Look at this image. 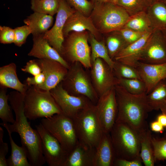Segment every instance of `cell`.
Returning a JSON list of instances; mask_svg holds the SVG:
<instances>
[{"mask_svg": "<svg viewBox=\"0 0 166 166\" xmlns=\"http://www.w3.org/2000/svg\"><path fill=\"white\" fill-rule=\"evenodd\" d=\"M24 95L16 90L9 94L8 101L14 112L15 121L11 124L2 122L0 124L11 133L18 134L22 146L31 166H42L46 162L42 153V139L37 130L31 127L25 114Z\"/></svg>", "mask_w": 166, "mask_h": 166, "instance_id": "obj_1", "label": "cell"}, {"mask_svg": "<svg viewBox=\"0 0 166 166\" xmlns=\"http://www.w3.org/2000/svg\"><path fill=\"white\" fill-rule=\"evenodd\" d=\"M114 88L118 107L116 122L126 124L138 133L148 128L146 120L152 110L146 93L132 94L119 85Z\"/></svg>", "mask_w": 166, "mask_h": 166, "instance_id": "obj_2", "label": "cell"}, {"mask_svg": "<svg viewBox=\"0 0 166 166\" xmlns=\"http://www.w3.org/2000/svg\"><path fill=\"white\" fill-rule=\"evenodd\" d=\"M79 142L96 148L104 134L96 105L91 103L79 111L72 118Z\"/></svg>", "mask_w": 166, "mask_h": 166, "instance_id": "obj_3", "label": "cell"}, {"mask_svg": "<svg viewBox=\"0 0 166 166\" xmlns=\"http://www.w3.org/2000/svg\"><path fill=\"white\" fill-rule=\"evenodd\" d=\"M24 113L30 120L50 117L62 113L50 91L30 86L24 95Z\"/></svg>", "mask_w": 166, "mask_h": 166, "instance_id": "obj_4", "label": "cell"}, {"mask_svg": "<svg viewBox=\"0 0 166 166\" xmlns=\"http://www.w3.org/2000/svg\"><path fill=\"white\" fill-rule=\"evenodd\" d=\"M93 4L90 16L101 33H109L119 30L130 17L126 11L117 4L107 2Z\"/></svg>", "mask_w": 166, "mask_h": 166, "instance_id": "obj_5", "label": "cell"}, {"mask_svg": "<svg viewBox=\"0 0 166 166\" xmlns=\"http://www.w3.org/2000/svg\"><path fill=\"white\" fill-rule=\"evenodd\" d=\"M109 133L116 158L130 160L141 158L139 134L134 129L126 124L115 122Z\"/></svg>", "mask_w": 166, "mask_h": 166, "instance_id": "obj_6", "label": "cell"}, {"mask_svg": "<svg viewBox=\"0 0 166 166\" xmlns=\"http://www.w3.org/2000/svg\"><path fill=\"white\" fill-rule=\"evenodd\" d=\"M80 62L70 65L67 74L61 82L63 88L69 94L83 96L96 105L99 97L94 89L91 77Z\"/></svg>", "mask_w": 166, "mask_h": 166, "instance_id": "obj_7", "label": "cell"}, {"mask_svg": "<svg viewBox=\"0 0 166 166\" xmlns=\"http://www.w3.org/2000/svg\"><path fill=\"white\" fill-rule=\"evenodd\" d=\"M40 123L56 138L68 154L79 142L73 119L62 113L43 118Z\"/></svg>", "mask_w": 166, "mask_h": 166, "instance_id": "obj_8", "label": "cell"}, {"mask_svg": "<svg viewBox=\"0 0 166 166\" xmlns=\"http://www.w3.org/2000/svg\"><path fill=\"white\" fill-rule=\"evenodd\" d=\"M71 32L63 43L61 56L69 65L78 62L85 68H90L92 63L87 31Z\"/></svg>", "mask_w": 166, "mask_h": 166, "instance_id": "obj_9", "label": "cell"}, {"mask_svg": "<svg viewBox=\"0 0 166 166\" xmlns=\"http://www.w3.org/2000/svg\"><path fill=\"white\" fill-rule=\"evenodd\" d=\"M35 127L42 139V153L46 162L49 166H64L68 153L41 123Z\"/></svg>", "mask_w": 166, "mask_h": 166, "instance_id": "obj_10", "label": "cell"}, {"mask_svg": "<svg viewBox=\"0 0 166 166\" xmlns=\"http://www.w3.org/2000/svg\"><path fill=\"white\" fill-rule=\"evenodd\" d=\"M90 76L99 97L119 84L113 70L103 60L97 58L92 63Z\"/></svg>", "mask_w": 166, "mask_h": 166, "instance_id": "obj_11", "label": "cell"}, {"mask_svg": "<svg viewBox=\"0 0 166 166\" xmlns=\"http://www.w3.org/2000/svg\"><path fill=\"white\" fill-rule=\"evenodd\" d=\"M76 11L66 0H59V8L55 23L50 30L43 34L44 38L61 55L65 40L63 29L68 18Z\"/></svg>", "mask_w": 166, "mask_h": 166, "instance_id": "obj_12", "label": "cell"}, {"mask_svg": "<svg viewBox=\"0 0 166 166\" xmlns=\"http://www.w3.org/2000/svg\"><path fill=\"white\" fill-rule=\"evenodd\" d=\"M50 92L62 113L72 119L79 111L93 103L86 97L68 93L63 88L61 82Z\"/></svg>", "mask_w": 166, "mask_h": 166, "instance_id": "obj_13", "label": "cell"}, {"mask_svg": "<svg viewBox=\"0 0 166 166\" xmlns=\"http://www.w3.org/2000/svg\"><path fill=\"white\" fill-rule=\"evenodd\" d=\"M95 105L104 133H110L116 122L118 113L114 87L100 97Z\"/></svg>", "mask_w": 166, "mask_h": 166, "instance_id": "obj_14", "label": "cell"}, {"mask_svg": "<svg viewBox=\"0 0 166 166\" xmlns=\"http://www.w3.org/2000/svg\"><path fill=\"white\" fill-rule=\"evenodd\" d=\"M139 61L148 64L166 63V41L161 30H153Z\"/></svg>", "mask_w": 166, "mask_h": 166, "instance_id": "obj_15", "label": "cell"}, {"mask_svg": "<svg viewBox=\"0 0 166 166\" xmlns=\"http://www.w3.org/2000/svg\"><path fill=\"white\" fill-rule=\"evenodd\" d=\"M37 60L45 77L44 83L38 87L50 91L62 81L68 69L55 60L47 59H37Z\"/></svg>", "mask_w": 166, "mask_h": 166, "instance_id": "obj_16", "label": "cell"}, {"mask_svg": "<svg viewBox=\"0 0 166 166\" xmlns=\"http://www.w3.org/2000/svg\"><path fill=\"white\" fill-rule=\"evenodd\" d=\"M136 68L145 84L147 94L160 82L166 79V63L148 64L139 61Z\"/></svg>", "mask_w": 166, "mask_h": 166, "instance_id": "obj_17", "label": "cell"}, {"mask_svg": "<svg viewBox=\"0 0 166 166\" xmlns=\"http://www.w3.org/2000/svg\"><path fill=\"white\" fill-rule=\"evenodd\" d=\"M32 47L28 53L29 56L38 59H47L58 61L68 69L70 65L58 52L43 37V34L33 36Z\"/></svg>", "mask_w": 166, "mask_h": 166, "instance_id": "obj_18", "label": "cell"}, {"mask_svg": "<svg viewBox=\"0 0 166 166\" xmlns=\"http://www.w3.org/2000/svg\"><path fill=\"white\" fill-rule=\"evenodd\" d=\"M153 30L147 32L139 40L128 45L115 57L113 60L136 68Z\"/></svg>", "mask_w": 166, "mask_h": 166, "instance_id": "obj_19", "label": "cell"}, {"mask_svg": "<svg viewBox=\"0 0 166 166\" xmlns=\"http://www.w3.org/2000/svg\"><path fill=\"white\" fill-rule=\"evenodd\" d=\"M89 31L96 38L100 33L95 26L90 16H86L76 11L67 20L63 34L64 38L72 32H80Z\"/></svg>", "mask_w": 166, "mask_h": 166, "instance_id": "obj_20", "label": "cell"}, {"mask_svg": "<svg viewBox=\"0 0 166 166\" xmlns=\"http://www.w3.org/2000/svg\"><path fill=\"white\" fill-rule=\"evenodd\" d=\"M96 148L79 142L69 154L64 166H94Z\"/></svg>", "mask_w": 166, "mask_h": 166, "instance_id": "obj_21", "label": "cell"}, {"mask_svg": "<svg viewBox=\"0 0 166 166\" xmlns=\"http://www.w3.org/2000/svg\"><path fill=\"white\" fill-rule=\"evenodd\" d=\"M116 158L110 133H104L96 148L94 166H113Z\"/></svg>", "mask_w": 166, "mask_h": 166, "instance_id": "obj_22", "label": "cell"}, {"mask_svg": "<svg viewBox=\"0 0 166 166\" xmlns=\"http://www.w3.org/2000/svg\"><path fill=\"white\" fill-rule=\"evenodd\" d=\"M16 66L11 63L0 68V85L10 88L24 94L28 86L21 83L18 78Z\"/></svg>", "mask_w": 166, "mask_h": 166, "instance_id": "obj_23", "label": "cell"}, {"mask_svg": "<svg viewBox=\"0 0 166 166\" xmlns=\"http://www.w3.org/2000/svg\"><path fill=\"white\" fill-rule=\"evenodd\" d=\"M53 16L34 12L24 20L30 28L33 36L44 34L52 26Z\"/></svg>", "mask_w": 166, "mask_h": 166, "instance_id": "obj_24", "label": "cell"}, {"mask_svg": "<svg viewBox=\"0 0 166 166\" xmlns=\"http://www.w3.org/2000/svg\"><path fill=\"white\" fill-rule=\"evenodd\" d=\"M146 12L153 30L166 29V5L163 2L154 0Z\"/></svg>", "mask_w": 166, "mask_h": 166, "instance_id": "obj_25", "label": "cell"}, {"mask_svg": "<svg viewBox=\"0 0 166 166\" xmlns=\"http://www.w3.org/2000/svg\"><path fill=\"white\" fill-rule=\"evenodd\" d=\"M140 145V156L145 166H153L155 162L151 131L148 128L138 133Z\"/></svg>", "mask_w": 166, "mask_h": 166, "instance_id": "obj_26", "label": "cell"}, {"mask_svg": "<svg viewBox=\"0 0 166 166\" xmlns=\"http://www.w3.org/2000/svg\"><path fill=\"white\" fill-rule=\"evenodd\" d=\"M7 130L11 146L10 155L7 159V166H31L27 160V156L25 149L18 145L13 140L11 133Z\"/></svg>", "mask_w": 166, "mask_h": 166, "instance_id": "obj_27", "label": "cell"}, {"mask_svg": "<svg viewBox=\"0 0 166 166\" xmlns=\"http://www.w3.org/2000/svg\"><path fill=\"white\" fill-rule=\"evenodd\" d=\"M90 40L92 63L97 58H100L104 61L113 70L115 61L110 57L105 43L98 41L94 35L91 34Z\"/></svg>", "mask_w": 166, "mask_h": 166, "instance_id": "obj_28", "label": "cell"}, {"mask_svg": "<svg viewBox=\"0 0 166 166\" xmlns=\"http://www.w3.org/2000/svg\"><path fill=\"white\" fill-rule=\"evenodd\" d=\"M123 27L144 33L154 30L152 28L146 11L140 12L130 16Z\"/></svg>", "mask_w": 166, "mask_h": 166, "instance_id": "obj_29", "label": "cell"}, {"mask_svg": "<svg viewBox=\"0 0 166 166\" xmlns=\"http://www.w3.org/2000/svg\"><path fill=\"white\" fill-rule=\"evenodd\" d=\"M148 104L151 110H158L166 101V79L160 82L146 95Z\"/></svg>", "mask_w": 166, "mask_h": 166, "instance_id": "obj_30", "label": "cell"}, {"mask_svg": "<svg viewBox=\"0 0 166 166\" xmlns=\"http://www.w3.org/2000/svg\"><path fill=\"white\" fill-rule=\"evenodd\" d=\"M154 0H118L117 4L124 8L130 16L147 11Z\"/></svg>", "mask_w": 166, "mask_h": 166, "instance_id": "obj_31", "label": "cell"}, {"mask_svg": "<svg viewBox=\"0 0 166 166\" xmlns=\"http://www.w3.org/2000/svg\"><path fill=\"white\" fill-rule=\"evenodd\" d=\"M31 5L34 12L53 16L58 11L59 0H31Z\"/></svg>", "mask_w": 166, "mask_h": 166, "instance_id": "obj_32", "label": "cell"}, {"mask_svg": "<svg viewBox=\"0 0 166 166\" xmlns=\"http://www.w3.org/2000/svg\"><path fill=\"white\" fill-rule=\"evenodd\" d=\"M107 38L106 46L110 57L113 60L115 57L128 45L121 35L116 31Z\"/></svg>", "mask_w": 166, "mask_h": 166, "instance_id": "obj_33", "label": "cell"}, {"mask_svg": "<svg viewBox=\"0 0 166 166\" xmlns=\"http://www.w3.org/2000/svg\"><path fill=\"white\" fill-rule=\"evenodd\" d=\"M7 88L0 85V118L4 123L13 124L15 121L12 108L8 105L9 94H7Z\"/></svg>", "mask_w": 166, "mask_h": 166, "instance_id": "obj_34", "label": "cell"}, {"mask_svg": "<svg viewBox=\"0 0 166 166\" xmlns=\"http://www.w3.org/2000/svg\"><path fill=\"white\" fill-rule=\"evenodd\" d=\"M113 71L116 77L118 79H141L136 68L119 61H115Z\"/></svg>", "mask_w": 166, "mask_h": 166, "instance_id": "obj_35", "label": "cell"}, {"mask_svg": "<svg viewBox=\"0 0 166 166\" xmlns=\"http://www.w3.org/2000/svg\"><path fill=\"white\" fill-rule=\"evenodd\" d=\"M119 84L128 92L132 94L139 95L146 93V87L140 79H118Z\"/></svg>", "mask_w": 166, "mask_h": 166, "instance_id": "obj_36", "label": "cell"}, {"mask_svg": "<svg viewBox=\"0 0 166 166\" xmlns=\"http://www.w3.org/2000/svg\"><path fill=\"white\" fill-rule=\"evenodd\" d=\"M152 143L155 162L166 160V138L152 137Z\"/></svg>", "mask_w": 166, "mask_h": 166, "instance_id": "obj_37", "label": "cell"}, {"mask_svg": "<svg viewBox=\"0 0 166 166\" xmlns=\"http://www.w3.org/2000/svg\"><path fill=\"white\" fill-rule=\"evenodd\" d=\"M69 5L83 15L89 16L93 8V4L89 0H66Z\"/></svg>", "mask_w": 166, "mask_h": 166, "instance_id": "obj_38", "label": "cell"}, {"mask_svg": "<svg viewBox=\"0 0 166 166\" xmlns=\"http://www.w3.org/2000/svg\"><path fill=\"white\" fill-rule=\"evenodd\" d=\"M14 43L18 47L21 46L24 44L27 37L31 34L30 27L26 25L18 27L14 29Z\"/></svg>", "mask_w": 166, "mask_h": 166, "instance_id": "obj_39", "label": "cell"}, {"mask_svg": "<svg viewBox=\"0 0 166 166\" xmlns=\"http://www.w3.org/2000/svg\"><path fill=\"white\" fill-rule=\"evenodd\" d=\"M117 31L128 45L138 40L146 33L138 32L124 27Z\"/></svg>", "mask_w": 166, "mask_h": 166, "instance_id": "obj_40", "label": "cell"}, {"mask_svg": "<svg viewBox=\"0 0 166 166\" xmlns=\"http://www.w3.org/2000/svg\"><path fill=\"white\" fill-rule=\"evenodd\" d=\"M14 29L5 26H0V42L3 44L14 43Z\"/></svg>", "mask_w": 166, "mask_h": 166, "instance_id": "obj_41", "label": "cell"}, {"mask_svg": "<svg viewBox=\"0 0 166 166\" xmlns=\"http://www.w3.org/2000/svg\"><path fill=\"white\" fill-rule=\"evenodd\" d=\"M4 131L0 127V166H7L6 157L9 151L7 143L3 141Z\"/></svg>", "mask_w": 166, "mask_h": 166, "instance_id": "obj_42", "label": "cell"}, {"mask_svg": "<svg viewBox=\"0 0 166 166\" xmlns=\"http://www.w3.org/2000/svg\"><path fill=\"white\" fill-rule=\"evenodd\" d=\"M21 69L23 72L30 73L33 76L37 75L42 72L37 59L29 61Z\"/></svg>", "mask_w": 166, "mask_h": 166, "instance_id": "obj_43", "label": "cell"}, {"mask_svg": "<svg viewBox=\"0 0 166 166\" xmlns=\"http://www.w3.org/2000/svg\"><path fill=\"white\" fill-rule=\"evenodd\" d=\"M45 77L42 72L39 74L33 76L32 77H28L24 81V83L28 86H34L38 87L42 85L45 82Z\"/></svg>", "mask_w": 166, "mask_h": 166, "instance_id": "obj_44", "label": "cell"}, {"mask_svg": "<svg viewBox=\"0 0 166 166\" xmlns=\"http://www.w3.org/2000/svg\"><path fill=\"white\" fill-rule=\"evenodd\" d=\"M142 162L141 158L130 160L116 158L113 166H141Z\"/></svg>", "mask_w": 166, "mask_h": 166, "instance_id": "obj_45", "label": "cell"}, {"mask_svg": "<svg viewBox=\"0 0 166 166\" xmlns=\"http://www.w3.org/2000/svg\"><path fill=\"white\" fill-rule=\"evenodd\" d=\"M152 131L157 132H162L164 130V127L157 121L152 122L150 125Z\"/></svg>", "mask_w": 166, "mask_h": 166, "instance_id": "obj_46", "label": "cell"}, {"mask_svg": "<svg viewBox=\"0 0 166 166\" xmlns=\"http://www.w3.org/2000/svg\"><path fill=\"white\" fill-rule=\"evenodd\" d=\"M157 121L164 127H166V114L162 113L157 117Z\"/></svg>", "mask_w": 166, "mask_h": 166, "instance_id": "obj_47", "label": "cell"}, {"mask_svg": "<svg viewBox=\"0 0 166 166\" xmlns=\"http://www.w3.org/2000/svg\"><path fill=\"white\" fill-rule=\"evenodd\" d=\"M160 109L162 113L166 114V101L161 106Z\"/></svg>", "mask_w": 166, "mask_h": 166, "instance_id": "obj_48", "label": "cell"}, {"mask_svg": "<svg viewBox=\"0 0 166 166\" xmlns=\"http://www.w3.org/2000/svg\"><path fill=\"white\" fill-rule=\"evenodd\" d=\"M93 4L97 3H102L107 2L108 0H90Z\"/></svg>", "mask_w": 166, "mask_h": 166, "instance_id": "obj_49", "label": "cell"}, {"mask_svg": "<svg viewBox=\"0 0 166 166\" xmlns=\"http://www.w3.org/2000/svg\"><path fill=\"white\" fill-rule=\"evenodd\" d=\"M166 41V29L161 30Z\"/></svg>", "mask_w": 166, "mask_h": 166, "instance_id": "obj_50", "label": "cell"}, {"mask_svg": "<svg viewBox=\"0 0 166 166\" xmlns=\"http://www.w3.org/2000/svg\"><path fill=\"white\" fill-rule=\"evenodd\" d=\"M118 0H108V2L113 3L117 4Z\"/></svg>", "mask_w": 166, "mask_h": 166, "instance_id": "obj_51", "label": "cell"}, {"mask_svg": "<svg viewBox=\"0 0 166 166\" xmlns=\"http://www.w3.org/2000/svg\"><path fill=\"white\" fill-rule=\"evenodd\" d=\"M155 1L163 2L164 0H154Z\"/></svg>", "mask_w": 166, "mask_h": 166, "instance_id": "obj_52", "label": "cell"}, {"mask_svg": "<svg viewBox=\"0 0 166 166\" xmlns=\"http://www.w3.org/2000/svg\"><path fill=\"white\" fill-rule=\"evenodd\" d=\"M166 5V0H164L163 2Z\"/></svg>", "mask_w": 166, "mask_h": 166, "instance_id": "obj_53", "label": "cell"}]
</instances>
